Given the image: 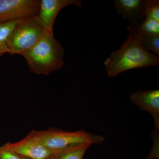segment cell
I'll list each match as a JSON object with an SVG mask.
<instances>
[{
  "label": "cell",
  "mask_w": 159,
  "mask_h": 159,
  "mask_svg": "<svg viewBox=\"0 0 159 159\" xmlns=\"http://www.w3.org/2000/svg\"><path fill=\"white\" fill-rule=\"evenodd\" d=\"M128 38L118 50L111 52L104 65L109 77H115L125 71L156 66L158 56L152 54L141 46L135 31H129Z\"/></svg>",
  "instance_id": "cell-1"
},
{
  "label": "cell",
  "mask_w": 159,
  "mask_h": 159,
  "mask_svg": "<svg viewBox=\"0 0 159 159\" xmlns=\"http://www.w3.org/2000/svg\"><path fill=\"white\" fill-rule=\"evenodd\" d=\"M29 70L37 75H48L65 64L64 49L53 33L45 31L32 48L22 54Z\"/></svg>",
  "instance_id": "cell-2"
},
{
  "label": "cell",
  "mask_w": 159,
  "mask_h": 159,
  "mask_svg": "<svg viewBox=\"0 0 159 159\" xmlns=\"http://www.w3.org/2000/svg\"><path fill=\"white\" fill-rule=\"evenodd\" d=\"M30 132L41 144L54 150L80 144L101 145L105 140L103 136L84 129L72 132L52 127L43 130L32 129Z\"/></svg>",
  "instance_id": "cell-3"
},
{
  "label": "cell",
  "mask_w": 159,
  "mask_h": 159,
  "mask_svg": "<svg viewBox=\"0 0 159 159\" xmlns=\"http://www.w3.org/2000/svg\"><path fill=\"white\" fill-rule=\"evenodd\" d=\"M45 31L37 16L19 20L7 42L9 53L22 55L37 43Z\"/></svg>",
  "instance_id": "cell-4"
},
{
  "label": "cell",
  "mask_w": 159,
  "mask_h": 159,
  "mask_svg": "<svg viewBox=\"0 0 159 159\" xmlns=\"http://www.w3.org/2000/svg\"><path fill=\"white\" fill-rule=\"evenodd\" d=\"M40 0H0V24L37 16Z\"/></svg>",
  "instance_id": "cell-5"
},
{
  "label": "cell",
  "mask_w": 159,
  "mask_h": 159,
  "mask_svg": "<svg viewBox=\"0 0 159 159\" xmlns=\"http://www.w3.org/2000/svg\"><path fill=\"white\" fill-rule=\"evenodd\" d=\"M5 145L20 156L29 159H52L59 150L47 148L34 139L31 132L19 142H8Z\"/></svg>",
  "instance_id": "cell-6"
},
{
  "label": "cell",
  "mask_w": 159,
  "mask_h": 159,
  "mask_svg": "<svg viewBox=\"0 0 159 159\" xmlns=\"http://www.w3.org/2000/svg\"><path fill=\"white\" fill-rule=\"evenodd\" d=\"M79 0H40L37 17L46 31L53 33L54 21L61 10L69 5L82 8Z\"/></svg>",
  "instance_id": "cell-7"
},
{
  "label": "cell",
  "mask_w": 159,
  "mask_h": 159,
  "mask_svg": "<svg viewBox=\"0 0 159 159\" xmlns=\"http://www.w3.org/2000/svg\"><path fill=\"white\" fill-rule=\"evenodd\" d=\"M130 99L140 109L148 112L153 118L155 131L159 134V90H137L130 95Z\"/></svg>",
  "instance_id": "cell-8"
},
{
  "label": "cell",
  "mask_w": 159,
  "mask_h": 159,
  "mask_svg": "<svg viewBox=\"0 0 159 159\" xmlns=\"http://www.w3.org/2000/svg\"><path fill=\"white\" fill-rule=\"evenodd\" d=\"M148 0H116L114 6L116 12L128 21L129 26L136 25L145 18Z\"/></svg>",
  "instance_id": "cell-9"
},
{
  "label": "cell",
  "mask_w": 159,
  "mask_h": 159,
  "mask_svg": "<svg viewBox=\"0 0 159 159\" xmlns=\"http://www.w3.org/2000/svg\"><path fill=\"white\" fill-rule=\"evenodd\" d=\"M91 145L88 144H78L61 149L52 159H83L86 151Z\"/></svg>",
  "instance_id": "cell-10"
},
{
  "label": "cell",
  "mask_w": 159,
  "mask_h": 159,
  "mask_svg": "<svg viewBox=\"0 0 159 159\" xmlns=\"http://www.w3.org/2000/svg\"><path fill=\"white\" fill-rule=\"evenodd\" d=\"M126 30L135 31L138 34L159 35V21L145 18L136 25L133 27L129 26Z\"/></svg>",
  "instance_id": "cell-11"
},
{
  "label": "cell",
  "mask_w": 159,
  "mask_h": 159,
  "mask_svg": "<svg viewBox=\"0 0 159 159\" xmlns=\"http://www.w3.org/2000/svg\"><path fill=\"white\" fill-rule=\"evenodd\" d=\"M18 21L0 24V57H2L3 54L9 53L7 42Z\"/></svg>",
  "instance_id": "cell-12"
},
{
  "label": "cell",
  "mask_w": 159,
  "mask_h": 159,
  "mask_svg": "<svg viewBox=\"0 0 159 159\" xmlns=\"http://www.w3.org/2000/svg\"><path fill=\"white\" fill-rule=\"evenodd\" d=\"M138 39L145 50L152 51L157 56H159V35L138 34Z\"/></svg>",
  "instance_id": "cell-13"
},
{
  "label": "cell",
  "mask_w": 159,
  "mask_h": 159,
  "mask_svg": "<svg viewBox=\"0 0 159 159\" xmlns=\"http://www.w3.org/2000/svg\"><path fill=\"white\" fill-rule=\"evenodd\" d=\"M145 18L159 21V0H148L145 9Z\"/></svg>",
  "instance_id": "cell-14"
},
{
  "label": "cell",
  "mask_w": 159,
  "mask_h": 159,
  "mask_svg": "<svg viewBox=\"0 0 159 159\" xmlns=\"http://www.w3.org/2000/svg\"><path fill=\"white\" fill-rule=\"evenodd\" d=\"M0 159H23L17 153L7 148L5 145L0 147Z\"/></svg>",
  "instance_id": "cell-15"
},
{
  "label": "cell",
  "mask_w": 159,
  "mask_h": 159,
  "mask_svg": "<svg viewBox=\"0 0 159 159\" xmlns=\"http://www.w3.org/2000/svg\"><path fill=\"white\" fill-rule=\"evenodd\" d=\"M22 157V158L23 159H29L27 158L24 157Z\"/></svg>",
  "instance_id": "cell-16"
}]
</instances>
